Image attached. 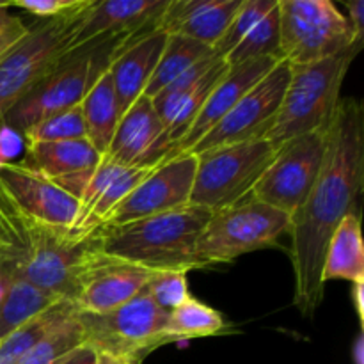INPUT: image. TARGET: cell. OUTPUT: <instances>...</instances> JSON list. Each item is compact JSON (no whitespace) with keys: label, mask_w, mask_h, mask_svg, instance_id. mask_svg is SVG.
<instances>
[{"label":"cell","mask_w":364,"mask_h":364,"mask_svg":"<svg viewBox=\"0 0 364 364\" xmlns=\"http://www.w3.org/2000/svg\"><path fill=\"white\" fill-rule=\"evenodd\" d=\"M364 185V110L358 98H341L327 127L322 169L301 208L290 217L294 304L313 316L322 304L323 259L341 220L355 213Z\"/></svg>","instance_id":"6da1fadb"},{"label":"cell","mask_w":364,"mask_h":364,"mask_svg":"<svg viewBox=\"0 0 364 364\" xmlns=\"http://www.w3.org/2000/svg\"><path fill=\"white\" fill-rule=\"evenodd\" d=\"M212 212L187 205L123 226L92 231L102 255L151 270H199L196 245Z\"/></svg>","instance_id":"7a4b0ae2"},{"label":"cell","mask_w":364,"mask_h":364,"mask_svg":"<svg viewBox=\"0 0 364 364\" xmlns=\"http://www.w3.org/2000/svg\"><path fill=\"white\" fill-rule=\"evenodd\" d=\"M361 50L301 66H290L283 102L265 135L274 148L311 132L326 130L340 103L341 84Z\"/></svg>","instance_id":"3957f363"},{"label":"cell","mask_w":364,"mask_h":364,"mask_svg":"<svg viewBox=\"0 0 364 364\" xmlns=\"http://www.w3.org/2000/svg\"><path fill=\"white\" fill-rule=\"evenodd\" d=\"M25 249L13 256V272L73 304L78 287L98 256L95 235L55 231L21 223Z\"/></svg>","instance_id":"277c9868"},{"label":"cell","mask_w":364,"mask_h":364,"mask_svg":"<svg viewBox=\"0 0 364 364\" xmlns=\"http://www.w3.org/2000/svg\"><path fill=\"white\" fill-rule=\"evenodd\" d=\"M119 41H103L68 53L9 110L4 128L20 137L38 121L80 105L96 77L109 66Z\"/></svg>","instance_id":"5b68a950"},{"label":"cell","mask_w":364,"mask_h":364,"mask_svg":"<svg viewBox=\"0 0 364 364\" xmlns=\"http://www.w3.org/2000/svg\"><path fill=\"white\" fill-rule=\"evenodd\" d=\"M279 59L290 66L363 50L350 21L331 0H279Z\"/></svg>","instance_id":"8992f818"},{"label":"cell","mask_w":364,"mask_h":364,"mask_svg":"<svg viewBox=\"0 0 364 364\" xmlns=\"http://www.w3.org/2000/svg\"><path fill=\"white\" fill-rule=\"evenodd\" d=\"M288 228V213L249 196L237 205L212 212L199 235L196 258L201 269L226 265L247 252L276 245Z\"/></svg>","instance_id":"52a82bcc"},{"label":"cell","mask_w":364,"mask_h":364,"mask_svg":"<svg viewBox=\"0 0 364 364\" xmlns=\"http://www.w3.org/2000/svg\"><path fill=\"white\" fill-rule=\"evenodd\" d=\"M274 155L276 148L265 139L199 153L191 205L219 212L249 198Z\"/></svg>","instance_id":"ba28073f"},{"label":"cell","mask_w":364,"mask_h":364,"mask_svg":"<svg viewBox=\"0 0 364 364\" xmlns=\"http://www.w3.org/2000/svg\"><path fill=\"white\" fill-rule=\"evenodd\" d=\"M77 315L84 329L85 345L134 364L141 363L155 348L169 343V313L160 309L146 290L109 313L92 315L77 311Z\"/></svg>","instance_id":"9c48e42d"},{"label":"cell","mask_w":364,"mask_h":364,"mask_svg":"<svg viewBox=\"0 0 364 364\" xmlns=\"http://www.w3.org/2000/svg\"><path fill=\"white\" fill-rule=\"evenodd\" d=\"M78 18L31 25L28 34L0 59V132L9 110L68 53L75 52L71 25Z\"/></svg>","instance_id":"30bf717a"},{"label":"cell","mask_w":364,"mask_h":364,"mask_svg":"<svg viewBox=\"0 0 364 364\" xmlns=\"http://www.w3.org/2000/svg\"><path fill=\"white\" fill-rule=\"evenodd\" d=\"M327 149V128L284 142L258 180L251 198L294 215L311 192Z\"/></svg>","instance_id":"8fae6325"},{"label":"cell","mask_w":364,"mask_h":364,"mask_svg":"<svg viewBox=\"0 0 364 364\" xmlns=\"http://www.w3.org/2000/svg\"><path fill=\"white\" fill-rule=\"evenodd\" d=\"M0 191L20 223L55 231H75L78 201L21 162L0 164Z\"/></svg>","instance_id":"7c38bea8"},{"label":"cell","mask_w":364,"mask_h":364,"mask_svg":"<svg viewBox=\"0 0 364 364\" xmlns=\"http://www.w3.org/2000/svg\"><path fill=\"white\" fill-rule=\"evenodd\" d=\"M288 78L290 64L279 60L187 155H199L224 146L265 139L283 102Z\"/></svg>","instance_id":"4fadbf2b"},{"label":"cell","mask_w":364,"mask_h":364,"mask_svg":"<svg viewBox=\"0 0 364 364\" xmlns=\"http://www.w3.org/2000/svg\"><path fill=\"white\" fill-rule=\"evenodd\" d=\"M196 164V155L180 153L156 166L121 201L103 226H123L134 220L160 215L191 205Z\"/></svg>","instance_id":"5bb4252c"},{"label":"cell","mask_w":364,"mask_h":364,"mask_svg":"<svg viewBox=\"0 0 364 364\" xmlns=\"http://www.w3.org/2000/svg\"><path fill=\"white\" fill-rule=\"evenodd\" d=\"M176 155H180L176 144L171 141L153 103L141 96L119 117L103 159L132 169H155Z\"/></svg>","instance_id":"9a60e30c"},{"label":"cell","mask_w":364,"mask_h":364,"mask_svg":"<svg viewBox=\"0 0 364 364\" xmlns=\"http://www.w3.org/2000/svg\"><path fill=\"white\" fill-rule=\"evenodd\" d=\"M169 0H102L71 25V45L80 50L103 41H119L155 28Z\"/></svg>","instance_id":"2e32d148"},{"label":"cell","mask_w":364,"mask_h":364,"mask_svg":"<svg viewBox=\"0 0 364 364\" xmlns=\"http://www.w3.org/2000/svg\"><path fill=\"white\" fill-rule=\"evenodd\" d=\"M279 0H240L215 53L228 66L263 57L279 59Z\"/></svg>","instance_id":"e0dca14e"},{"label":"cell","mask_w":364,"mask_h":364,"mask_svg":"<svg viewBox=\"0 0 364 364\" xmlns=\"http://www.w3.org/2000/svg\"><path fill=\"white\" fill-rule=\"evenodd\" d=\"M149 276L151 270L117 262L98 251L82 277L73 306L80 313H109L137 297L148 284Z\"/></svg>","instance_id":"ac0fdd59"},{"label":"cell","mask_w":364,"mask_h":364,"mask_svg":"<svg viewBox=\"0 0 364 364\" xmlns=\"http://www.w3.org/2000/svg\"><path fill=\"white\" fill-rule=\"evenodd\" d=\"M166 41L167 34L151 28L117 43L107 71L112 80L121 116L144 95Z\"/></svg>","instance_id":"d6986e66"},{"label":"cell","mask_w":364,"mask_h":364,"mask_svg":"<svg viewBox=\"0 0 364 364\" xmlns=\"http://www.w3.org/2000/svg\"><path fill=\"white\" fill-rule=\"evenodd\" d=\"M151 169H132L102 159L78 196L75 233L89 235L107 223L124 198L148 176Z\"/></svg>","instance_id":"ffe728a7"},{"label":"cell","mask_w":364,"mask_h":364,"mask_svg":"<svg viewBox=\"0 0 364 364\" xmlns=\"http://www.w3.org/2000/svg\"><path fill=\"white\" fill-rule=\"evenodd\" d=\"M102 159L87 139H75L25 146V159L21 164L52 180L78 201L85 181Z\"/></svg>","instance_id":"44dd1931"},{"label":"cell","mask_w":364,"mask_h":364,"mask_svg":"<svg viewBox=\"0 0 364 364\" xmlns=\"http://www.w3.org/2000/svg\"><path fill=\"white\" fill-rule=\"evenodd\" d=\"M238 6L240 0H169L155 28L215 50Z\"/></svg>","instance_id":"7402d4cb"},{"label":"cell","mask_w":364,"mask_h":364,"mask_svg":"<svg viewBox=\"0 0 364 364\" xmlns=\"http://www.w3.org/2000/svg\"><path fill=\"white\" fill-rule=\"evenodd\" d=\"M279 63L274 57H263V59L249 60V63L238 64V66L228 68L215 87L210 92L205 107L199 116L188 128L185 137L178 144V153H188L235 105L238 100L251 91L276 64Z\"/></svg>","instance_id":"603a6c76"},{"label":"cell","mask_w":364,"mask_h":364,"mask_svg":"<svg viewBox=\"0 0 364 364\" xmlns=\"http://www.w3.org/2000/svg\"><path fill=\"white\" fill-rule=\"evenodd\" d=\"M228 68L230 66L224 63L223 57H217L215 63L205 73L196 77L194 80L187 82V84L180 85L176 89L162 92L155 100H151L160 121L164 123L171 141L176 144V148L188 132V128L192 127L196 117L199 116L210 92L215 87L217 82L223 78Z\"/></svg>","instance_id":"cb8c5ba5"},{"label":"cell","mask_w":364,"mask_h":364,"mask_svg":"<svg viewBox=\"0 0 364 364\" xmlns=\"http://www.w3.org/2000/svg\"><path fill=\"white\" fill-rule=\"evenodd\" d=\"M217 57L215 50L203 43L181 36H167L162 55L142 96L151 102L162 92L194 80L215 63Z\"/></svg>","instance_id":"d4e9b609"},{"label":"cell","mask_w":364,"mask_h":364,"mask_svg":"<svg viewBox=\"0 0 364 364\" xmlns=\"http://www.w3.org/2000/svg\"><path fill=\"white\" fill-rule=\"evenodd\" d=\"M336 279L352 284L364 283V247L358 212L341 220L327 245L322 281L327 284Z\"/></svg>","instance_id":"484cf974"},{"label":"cell","mask_w":364,"mask_h":364,"mask_svg":"<svg viewBox=\"0 0 364 364\" xmlns=\"http://www.w3.org/2000/svg\"><path fill=\"white\" fill-rule=\"evenodd\" d=\"M80 110L82 119H84L85 139L103 156L109 149L121 117L116 92H114V85L107 68L96 77L95 84L89 87L87 95L80 103Z\"/></svg>","instance_id":"4316f807"},{"label":"cell","mask_w":364,"mask_h":364,"mask_svg":"<svg viewBox=\"0 0 364 364\" xmlns=\"http://www.w3.org/2000/svg\"><path fill=\"white\" fill-rule=\"evenodd\" d=\"M59 302L66 301L11 272L6 290L0 297V340L34 320L36 316L52 309Z\"/></svg>","instance_id":"83f0119b"},{"label":"cell","mask_w":364,"mask_h":364,"mask_svg":"<svg viewBox=\"0 0 364 364\" xmlns=\"http://www.w3.org/2000/svg\"><path fill=\"white\" fill-rule=\"evenodd\" d=\"M82 345H85L84 329L78 322L77 308L71 306L31 348L20 364H59Z\"/></svg>","instance_id":"f1b7e54d"},{"label":"cell","mask_w":364,"mask_h":364,"mask_svg":"<svg viewBox=\"0 0 364 364\" xmlns=\"http://www.w3.org/2000/svg\"><path fill=\"white\" fill-rule=\"evenodd\" d=\"M228 322L217 309L188 297L180 308L169 313L167 320V338L169 343L174 341L208 338L226 333Z\"/></svg>","instance_id":"f546056e"},{"label":"cell","mask_w":364,"mask_h":364,"mask_svg":"<svg viewBox=\"0 0 364 364\" xmlns=\"http://www.w3.org/2000/svg\"><path fill=\"white\" fill-rule=\"evenodd\" d=\"M71 302H59L43 315L36 316L34 320L25 326L18 327L4 340H0V364H20L21 359L31 352V348L45 336L46 331L71 308Z\"/></svg>","instance_id":"4dcf8cb0"},{"label":"cell","mask_w":364,"mask_h":364,"mask_svg":"<svg viewBox=\"0 0 364 364\" xmlns=\"http://www.w3.org/2000/svg\"><path fill=\"white\" fill-rule=\"evenodd\" d=\"M20 139L23 141V146L85 139V128L84 119H82L80 105L38 121L28 130H25L20 135Z\"/></svg>","instance_id":"1f68e13d"},{"label":"cell","mask_w":364,"mask_h":364,"mask_svg":"<svg viewBox=\"0 0 364 364\" xmlns=\"http://www.w3.org/2000/svg\"><path fill=\"white\" fill-rule=\"evenodd\" d=\"M185 270H156L149 276L146 284V294L164 311L171 313L180 308L191 294H188V281Z\"/></svg>","instance_id":"d6a6232c"},{"label":"cell","mask_w":364,"mask_h":364,"mask_svg":"<svg viewBox=\"0 0 364 364\" xmlns=\"http://www.w3.org/2000/svg\"><path fill=\"white\" fill-rule=\"evenodd\" d=\"M92 2L95 0H16L11 2V7H18L39 21H53L78 18L92 6Z\"/></svg>","instance_id":"836d02e7"},{"label":"cell","mask_w":364,"mask_h":364,"mask_svg":"<svg viewBox=\"0 0 364 364\" xmlns=\"http://www.w3.org/2000/svg\"><path fill=\"white\" fill-rule=\"evenodd\" d=\"M25 249V233L21 223L0 191V252L20 255Z\"/></svg>","instance_id":"e575fe53"},{"label":"cell","mask_w":364,"mask_h":364,"mask_svg":"<svg viewBox=\"0 0 364 364\" xmlns=\"http://www.w3.org/2000/svg\"><path fill=\"white\" fill-rule=\"evenodd\" d=\"M31 31L20 16L9 13V7H0V59L16 46Z\"/></svg>","instance_id":"d590c367"},{"label":"cell","mask_w":364,"mask_h":364,"mask_svg":"<svg viewBox=\"0 0 364 364\" xmlns=\"http://www.w3.org/2000/svg\"><path fill=\"white\" fill-rule=\"evenodd\" d=\"M345 7L348 11L347 20L350 21L359 41L364 43V2L363 0H347Z\"/></svg>","instance_id":"8d00e7d4"},{"label":"cell","mask_w":364,"mask_h":364,"mask_svg":"<svg viewBox=\"0 0 364 364\" xmlns=\"http://www.w3.org/2000/svg\"><path fill=\"white\" fill-rule=\"evenodd\" d=\"M59 364H98V352L89 345H82L68 354Z\"/></svg>","instance_id":"74e56055"},{"label":"cell","mask_w":364,"mask_h":364,"mask_svg":"<svg viewBox=\"0 0 364 364\" xmlns=\"http://www.w3.org/2000/svg\"><path fill=\"white\" fill-rule=\"evenodd\" d=\"M13 256L11 252H0V297L7 287L11 272H13Z\"/></svg>","instance_id":"f35d334b"},{"label":"cell","mask_w":364,"mask_h":364,"mask_svg":"<svg viewBox=\"0 0 364 364\" xmlns=\"http://www.w3.org/2000/svg\"><path fill=\"white\" fill-rule=\"evenodd\" d=\"M363 284L364 283H358L352 284L354 290H352V297H354V304H355V311H358L359 320L363 322V315H364V304H363Z\"/></svg>","instance_id":"ab89813d"},{"label":"cell","mask_w":364,"mask_h":364,"mask_svg":"<svg viewBox=\"0 0 364 364\" xmlns=\"http://www.w3.org/2000/svg\"><path fill=\"white\" fill-rule=\"evenodd\" d=\"M98 364H134L123 358H116V355L105 354V352H98Z\"/></svg>","instance_id":"60d3db41"},{"label":"cell","mask_w":364,"mask_h":364,"mask_svg":"<svg viewBox=\"0 0 364 364\" xmlns=\"http://www.w3.org/2000/svg\"><path fill=\"white\" fill-rule=\"evenodd\" d=\"M363 336L358 338V341H355L354 345V359H355V364H363Z\"/></svg>","instance_id":"b9f144b4"},{"label":"cell","mask_w":364,"mask_h":364,"mask_svg":"<svg viewBox=\"0 0 364 364\" xmlns=\"http://www.w3.org/2000/svg\"><path fill=\"white\" fill-rule=\"evenodd\" d=\"M0 7H11L9 0H0Z\"/></svg>","instance_id":"7bdbcfd3"}]
</instances>
